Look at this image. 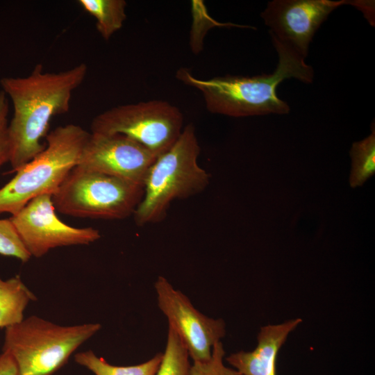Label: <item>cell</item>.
Instances as JSON below:
<instances>
[{
  "mask_svg": "<svg viewBox=\"0 0 375 375\" xmlns=\"http://www.w3.org/2000/svg\"><path fill=\"white\" fill-rule=\"evenodd\" d=\"M88 66L80 63L60 72H45L36 65L24 77H3V91L12 104L8 123L11 147L9 162L16 172L44 148L42 142L49 133L50 121L67 112L73 92L84 81Z\"/></svg>",
  "mask_w": 375,
  "mask_h": 375,
  "instance_id": "6da1fadb",
  "label": "cell"
},
{
  "mask_svg": "<svg viewBox=\"0 0 375 375\" xmlns=\"http://www.w3.org/2000/svg\"><path fill=\"white\" fill-rule=\"evenodd\" d=\"M270 36L278 56L277 67L272 74L253 76L226 75L200 79L187 69L181 68L177 71L176 78L199 90L206 109L214 114L234 117L288 114L290 106L278 97L277 87L290 78L310 83L314 70L306 63L303 57Z\"/></svg>",
  "mask_w": 375,
  "mask_h": 375,
  "instance_id": "7a4b0ae2",
  "label": "cell"
},
{
  "mask_svg": "<svg viewBox=\"0 0 375 375\" xmlns=\"http://www.w3.org/2000/svg\"><path fill=\"white\" fill-rule=\"evenodd\" d=\"M200 151L195 128L189 124L174 144L150 166L142 199L133 215L137 226L162 222L173 201L190 198L206 190L210 176L199 164Z\"/></svg>",
  "mask_w": 375,
  "mask_h": 375,
  "instance_id": "3957f363",
  "label": "cell"
},
{
  "mask_svg": "<svg viewBox=\"0 0 375 375\" xmlns=\"http://www.w3.org/2000/svg\"><path fill=\"white\" fill-rule=\"evenodd\" d=\"M89 135L90 132L73 124L49 132L45 148L0 188V213L12 216L35 197L52 196L78 165Z\"/></svg>",
  "mask_w": 375,
  "mask_h": 375,
  "instance_id": "277c9868",
  "label": "cell"
},
{
  "mask_svg": "<svg viewBox=\"0 0 375 375\" xmlns=\"http://www.w3.org/2000/svg\"><path fill=\"white\" fill-rule=\"evenodd\" d=\"M101 328L98 323L61 326L33 315L5 328L2 351L19 375H52Z\"/></svg>",
  "mask_w": 375,
  "mask_h": 375,
  "instance_id": "5b68a950",
  "label": "cell"
},
{
  "mask_svg": "<svg viewBox=\"0 0 375 375\" xmlns=\"http://www.w3.org/2000/svg\"><path fill=\"white\" fill-rule=\"evenodd\" d=\"M143 194L141 185L76 166L51 199L56 210L68 216L122 219L133 215Z\"/></svg>",
  "mask_w": 375,
  "mask_h": 375,
  "instance_id": "8992f818",
  "label": "cell"
},
{
  "mask_svg": "<svg viewBox=\"0 0 375 375\" xmlns=\"http://www.w3.org/2000/svg\"><path fill=\"white\" fill-rule=\"evenodd\" d=\"M180 110L165 101L119 105L93 118L90 132L121 134L144 146L156 157L169 149L183 129Z\"/></svg>",
  "mask_w": 375,
  "mask_h": 375,
  "instance_id": "52a82bcc",
  "label": "cell"
},
{
  "mask_svg": "<svg viewBox=\"0 0 375 375\" xmlns=\"http://www.w3.org/2000/svg\"><path fill=\"white\" fill-rule=\"evenodd\" d=\"M51 197H35L10 218L31 257L40 258L56 247L90 244L101 238L97 229L62 222L56 214Z\"/></svg>",
  "mask_w": 375,
  "mask_h": 375,
  "instance_id": "ba28073f",
  "label": "cell"
},
{
  "mask_svg": "<svg viewBox=\"0 0 375 375\" xmlns=\"http://www.w3.org/2000/svg\"><path fill=\"white\" fill-rule=\"evenodd\" d=\"M154 287L158 307L189 356L193 362L208 360L214 345L226 334L224 322L201 313L183 292L174 289L162 276L158 277Z\"/></svg>",
  "mask_w": 375,
  "mask_h": 375,
  "instance_id": "9c48e42d",
  "label": "cell"
},
{
  "mask_svg": "<svg viewBox=\"0 0 375 375\" xmlns=\"http://www.w3.org/2000/svg\"><path fill=\"white\" fill-rule=\"evenodd\" d=\"M156 158L144 146L126 135L90 132L76 166L144 188L147 172Z\"/></svg>",
  "mask_w": 375,
  "mask_h": 375,
  "instance_id": "30bf717a",
  "label": "cell"
},
{
  "mask_svg": "<svg viewBox=\"0 0 375 375\" xmlns=\"http://www.w3.org/2000/svg\"><path fill=\"white\" fill-rule=\"evenodd\" d=\"M344 4L349 1L274 0L260 15L270 35L306 58L317 30L332 11Z\"/></svg>",
  "mask_w": 375,
  "mask_h": 375,
  "instance_id": "8fae6325",
  "label": "cell"
},
{
  "mask_svg": "<svg viewBox=\"0 0 375 375\" xmlns=\"http://www.w3.org/2000/svg\"><path fill=\"white\" fill-rule=\"evenodd\" d=\"M297 318L276 325L260 328L258 345L251 351L231 353L226 360L242 375H276L278 353L288 335L300 323Z\"/></svg>",
  "mask_w": 375,
  "mask_h": 375,
  "instance_id": "7c38bea8",
  "label": "cell"
},
{
  "mask_svg": "<svg viewBox=\"0 0 375 375\" xmlns=\"http://www.w3.org/2000/svg\"><path fill=\"white\" fill-rule=\"evenodd\" d=\"M35 300L36 297L19 276L6 280L0 276V328L21 322L28 303Z\"/></svg>",
  "mask_w": 375,
  "mask_h": 375,
  "instance_id": "4fadbf2b",
  "label": "cell"
},
{
  "mask_svg": "<svg viewBox=\"0 0 375 375\" xmlns=\"http://www.w3.org/2000/svg\"><path fill=\"white\" fill-rule=\"evenodd\" d=\"M78 3L94 17L97 30L106 40L122 27L126 19L124 0H78Z\"/></svg>",
  "mask_w": 375,
  "mask_h": 375,
  "instance_id": "5bb4252c",
  "label": "cell"
},
{
  "mask_svg": "<svg viewBox=\"0 0 375 375\" xmlns=\"http://www.w3.org/2000/svg\"><path fill=\"white\" fill-rule=\"evenodd\" d=\"M159 353L150 360L136 365L117 366L98 357L92 350L78 352L74 360L78 365L87 368L95 375H155L162 359Z\"/></svg>",
  "mask_w": 375,
  "mask_h": 375,
  "instance_id": "9a60e30c",
  "label": "cell"
},
{
  "mask_svg": "<svg viewBox=\"0 0 375 375\" xmlns=\"http://www.w3.org/2000/svg\"><path fill=\"white\" fill-rule=\"evenodd\" d=\"M349 155L351 159L349 184L351 188L361 186L375 173L374 123L369 136L352 144Z\"/></svg>",
  "mask_w": 375,
  "mask_h": 375,
  "instance_id": "2e32d148",
  "label": "cell"
},
{
  "mask_svg": "<svg viewBox=\"0 0 375 375\" xmlns=\"http://www.w3.org/2000/svg\"><path fill=\"white\" fill-rule=\"evenodd\" d=\"M189 354L181 340L169 327L165 352L155 375H190Z\"/></svg>",
  "mask_w": 375,
  "mask_h": 375,
  "instance_id": "e0dca14e",
  "label": "cell"
},
{
  "mask_svg": "<svg viewBox=\"0 0 375 375\" xmlns=\"http://www.w3.org/2000/svg\"><path fill=\"white\" fill-rule=\"evenodd\" d=\"M0 255L13 257L23 262L31 257L10 219H0Z\"/></svg>",
  "mask_w": 375,
  "mask_h": 375,
  "instance_id": "ac0fdd59",
  "label": "cell"
},
{
  "mask_svg": "<svg viewBox=\"0 0 375 375\" xmlns=\"http://www.w3.org/2000/svg\"><path fill=\"white\" fill-rule=\"evenodd\" d=\"M225 351L222 342L216 343L210 358L204 362L194 361L190 367V375H242L234 368L224 363Z\"/></svg>",
  "mask_w": 375,
  "mask_h": 375,
  "instance_id": "d6986e66",
  "label": "cell"
},
{
  "mask_svg": "<svg viewBox=\"0 0 375 375\" xmlns=\"http://www.w3.org/2000/svg\"><path fill=\"white\" fill-rule=\"evenodd\" d=\"M9 101L0 91V167L10 161L11 147L8 135Z\"/></svg>",
  "mask_w": 375,
  "mask_h": 375,
  "instance_id": "ffe728a7",
  "label": "cell"
},
{
  "mask_svg": "<svg viewBox=\"0 0 375 375\" xmlns=\"http://www.w3.org/2000/svg\"><path fill=\"white\" fill-rule=\"evenodd\" d=\"M0 375H19L15 360L5 351L0 353Z\"/></svg>",
  "mask_w": 375,
  "mask_h": 375,
  "instance_id": "44dd1931",
  "label": "cell"
},
{
  "mask_svg": "<svg viewBox=\"0 0 375 375\" xmlns=\"http://www.w3.org/2000/svg\"><path fill=\"white\" fill-rule=\"evenodd\" d=\"M349 4L362 11L372 26H374V1H349Z\"/></svg>",
  "mask_w": 375,
  "mask_h": 375,
  "instance_id": "7402d4cb",
  "label": "cell"
}]
</instances>
